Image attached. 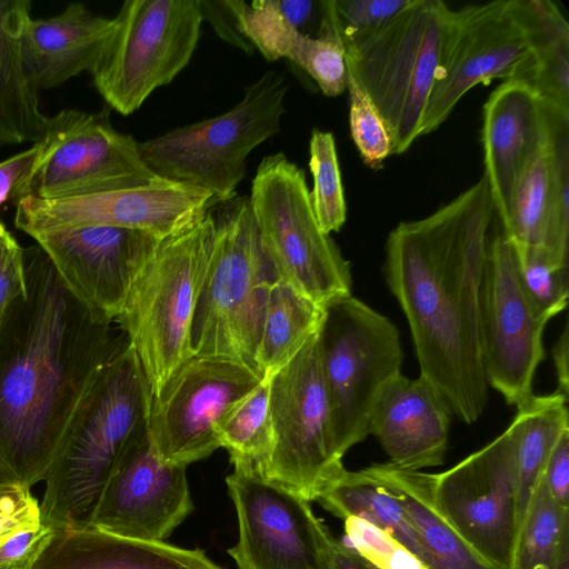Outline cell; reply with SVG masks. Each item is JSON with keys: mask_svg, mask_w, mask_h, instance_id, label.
<instances>
[{"mask_svg": "<svg viewBox=\"0 0 569 569\" xmlns=\"http://www.w3.org/2000/svg\"><path fill=\"white\" fill-rule=\"evenodd\" d=\"M23 252L28 293L0 329V467L30 489L46 479L127 339L70 293L38 244Z\"/></svg>", "mask_w": 569, "mask_h": 569, "instance_id": "6da1fadb", "label": "cell"}, {"mask_svg": "<svg viewBox=\"0 0 569 569\" xmlns=\"http://www.w3.org/2000/svg\"><path fill=\"white\" fill-rule=\"evenodd\" d=\"M493 213L482 176L430 216L400 222L386 243L385 277L408 321L420 376L466 423L488 402L480 295Z\"/></svg>", "mask_w": 569, "mask_h": 569, "instance_id": "7a4b0ae2", "label": "cell"}, {"mask_svg": "<svg viewBox=\"0 0 569 569\" xmlns=\"http://www.w3.org/2000/svg\"><path fill=\"white\" fill-rule=\"evenodd\" d=\"M151 391L127 345L106 368L84 412L52 463L39 503L56 530L87 525L121 459L147 442Z\"/></svg>", "mask_w": 569, "mask_h": 569, "instance_id": "3957f363", "label": "cell"}, {"mask_svg": "<svg viewBox=\"0 0 569 569\" xmlns=\"http://www.w3.org/2000/svg\"><path fill=\"white\" fill-rule=\"evenodd\" d=\"M209 211L214 240L191 323V350L258 373L257 349L278 277L261 244L248 196L216 202Z\"/></svg>", "mask_w": 569, "mask_h": 569, "instance_id": "277c9868", "label": "cell"}, {"mask_svg": "<svg viewBox=\"0 0 569 569\" xmlns=\"http://www.w3.org/2000/svg\"><path fill=\"white\" fill-rule=\"evenodd\" d=\"M213 240L210 211L197 223L160 239L114 319L138 358L151 396L193 355L191 323Z\"/></svg>", "mask_w": 569, "mask_h": 569, "instance_id": "5b68a950", "label": "cell"}, {"mask_svg": "<svg viewBox=\"0 0 569 569\" xmlns=\"http://www.w3.org/2000/svg\"><path fill=\"white\" fill-rule=\"evenodd\" d=\"M288 89L286 76L269 70L227 112L139 142L140 154L158 176L206 190L216 202L229 200L249 153L280 131Z\"/></svg>", "mask_w": 569, "mask_h": 569, "instance_id": "8992f818", "label": "cell"}, {"mask_svg": "<svg viewBox=\"0 0 569 569\" xmlns=\"http://www.w3.org/2000/svg\"><path fill=\"white\" fill-rule=\"evenodd\" d=\"M449 10L441 0H410L377 32L342 43L346 67L380 113L392 154L421 137Z\"/></svg>", "mask_w": 569, "mask_h": 569, "instance_id": "52a82bcc", "label": "cell"}, {"mask_svg": "<svg viewBox=\"0 0 569 569\" xmlns=\"http://www.w3.org/2000/svg\"><path fill=\"white\" fill-rule=\"evenodd\" d=\"M318 330L321 372L338 455L368 437L369 419L383 387L401 373L396 326L351 293L322 306Z\"/></svg>", "mask_w": 569, "mask_h": 569, "instance_id": "ba28073f", "label": "cell"}, {"mask_svg": "<svg viewBox=\"0 0 569 569\" xmlns=\"http://www.w3.org/2000/svg\"><path fill=\"white\" fill-rule=\"evenodd\" d=\"M249 199L278 280L321 307L351 293L349 263L317 223L302 169L282 152L263 158Z\"/></svg>", "mask_w": 569, "mask_h": 569, "instance_id": "9c48e42d", "label": "cell"}, {"mask_svg": "<svg viewBox=\"0 0 569 569\" xmlns=\"http://www.w3.org/2000/svg\"><path fill=\"white\" fill-rule=\"evenodd\" d=\"M114 20L91 76L107 106L128 116L186 68L204 18L201 0H127Z\"/></svg>", "mask_w": 569, "mask_h": 569, "instance_id": "30bf717a", "label": "cell"}, {"mask_svg": "<svg viewBox=\"0 0 569 569\" xmlns=\"http://www.w3.org/2000/svg\"><path fill=\"white\" fill-rule=\"evenodd\" d=\"M269 411L272 446L259 472L309 502L317 500L345 469L335 445L318 331L269 378Z\"/></svg>", "mask_w": 569, "mask_h": 569, "instance_id": "8fae6325", "label": "cell"}, {"mask_svg": "<svg viewBox=\"0 0 569 569\" xmlns=\"http://www.w3.org/2000/svg\"><path fill=\"white\" fill-rule=\"evenodd\" d=\"M532 70L533 47L522 0L450 9L421 136L438 129L477 84L505 79L529 86Z\"/></svg>", "mask_w": 569, "mask_h": 569, "instance_id": "7c38bea8", "label": "cell"}, {"mask_svg": "<svg viewBox=\"0 0 569 569\" xmlns=\"http://www.w3.org/2000/svg\"><path fill=\"white\" fill-rule=\"evenodd\" d=\"M36 143V159L12 196L14 204L23 198H56L164 179L143 161L139 142L113 128L108 106L98 112L67 109L48 117Z\"/></svg>", "mask_w": 569, "mask_h": 569, "instance_id": "4fadbf2b", "label": "cell"}, {"mask_svg": "<svg viewBox=\"0 0 569 569\" xmlns=\"http://www.w3.org/2000/svg\"><path fill=\"white\" fill-rule=\"evenodd\" d=\"M521 416L491 442L432 473L433 493L463 540L496 569H511L518 535L517 445Z\"/></svg>", "mask_w": 569, "mask_h": 569, "instance_id": "5bb4252c", "label": "cell"}, {"mask_svg": "<svg viewBox=\"0 0 569 569\" xmlns=\"http://www.w3.org/2000/svg\"><path fill=\"white\" fill-rule=\"evenodd\" d=\"M263 379L231 360L192 355L151 396L148 437L154 456L186 467L220 448L216 426Z\"/></svg>", "mask_w": 569, "mask_h": 569, "instance_id": "9a60e30c", "label": "cell"}, {"mask_svg": "<svg viewBox=\"0 0 569 569\" xmlns=\"http://www.w3.org/2000/svg\"><path fill=\"white\" fill-rule=\"evenodd\" d=\"M548 321L523 289L511 243L502 230L496 232L490 237L480 295L482 366L488 386L516 408L533 396Z\"/></svg>", "mask_w": 569, "mask_h": 569, "instance_id": "2e32d148", "label": "cell"}, {"mask_svg": "<svg viewBox=\"0 0 569 569\" xmlns=\"http://www.w3.org/2000/svg\"><path fill=\"white\" fill-rule=\"evenodd\" d=\"M239 537L228 550L238 569H327L332 537L309 501L257 469L226 478Z\"/></svg>", "mask_w": 569, "mask_h": 569, "instance_id": "e0dca14e", "label": "cell"}, {"mask_svg": "<svg viewBox=\"0 0 569 569\" xmlns=\"http://www.w3.org/2000/svg\"><path fill=\"white\" fill-rule=\"evenodd\" d=\"M213 203L214 198L206 190L163 179L56 198H23L16 203L14 226L29 236L52 229L110 226L166 238L197 223Z\"/></svg>", "mask_w": 569, "mask_h": 569, "instance_id": "ac0fdd59", "label": "cell"}, {"mask_svg": "<svg viewBox=\"0 0 569 569\" xmlns=\"http://www.w3.org/2000/svg\"><path fill=\"white\" fill-rule=\"evenodd\" d=\"M70 293L96 316L114 323L158 238L110 226L52 229L30 236Z\"/></svg>", "mask_w": 569, "mask_h": 569, "instance_id": "d6986e66", "label": "cell"}, {"mask_svg": "<svg viewBox=\"0 0 569 569\" xmlns=\"http://www.w3.org/2000/svg\"><path fill=\"white\" fill-rule=\"evenodd\" d=\"M543 108L545 134L518 178L501 228L511 244L541 249L568 267L569 111L546 102Z\"/></svg>", "mask_w": 569, "mask_h": 569, "instance_id": "ffe728a7", "label": "cell"}, {"mask_svg": "<svg viewBox=\"0 0 569 569\" xmlns=\"http://www.w3.org/2000/svg\"><path fill=\"white\" fill-rule=\"evenodd\" d=\"M192 508L186 467L163 465L148 440L121 459L84 526L164 541Z\"/></svg>", "mask_w": 569, "mask_h": 569, "instance_id": "44dd1931", "label": "cell"}, {"mask_svg": "<svg viewBox=\"0 0 569 569\" xmlns=\"http://www.w3.org/2000/svg\"><path fill=\"white\" fill-rule=\"evenodd\" d=\"M452 413L447 399L429 380L400 373L381 390L368 433L378 439L389 463L420 471L443 463Z\"/></svg>", "mask_w": 569, "mask_h": 569, "instance_id": "7402d4cb", "label": "cell"}, {"mask_svg": "<svg viewBox=\"0 0 569 569\" xmlns=\"http://www.w3.org/2000/svg\"><path fill=\"white\" fill-rule=\"evenodd\" d=\"M482 116L483 176L503 226L518 178L545 134V108L527 83L506 80L488 97Z\"/></svg>", "mask_w": 569, "mask_h": 569, "instance_id": "603a6c76", "label": "cell"}, {"mask_svg": "<svg viewBox=\"0 0 569 569\" xmlns=\"http://www.w3.org/2000/svg\"><path fill=\"white\" fill-rule=\"evenodd\" d=\"M114 31V18L94 14L79 2L49 18L31 17L21 38L30 80L40 90L60 86L82 72L92 73Z\"/></svg>", "mask_w": 569, "mask_h": 569, "instance_id": "cb8c5ba5", "label": "cell"}, {"mask_svg": "<svg viewBox=\"0 0 569 569\" xmlns=\"http://www.w3.org/2000/svg\"><path fill=\"white\" fill-rule=\"evenodd\" d=\"M239 33L269 61L289 59L303 69L327 97L346 90L343 44L333 26L321 23L319 36H307L291 26L271 0L246 3L227 0Z\"/></svg>", "mask_w": 569, "mask_h": 569, "instance_id": "d4e9b609", "label": "cell"}, {"mask_svg": "<svg viewBox=\"0 0 569 569\" xmlns=\"http://www.w3.org/2000/svg\"><path fill=\"white\" fill-rule=\"evenodd\" d=\"M31 569H222L200 549L113 535L90 526L57 529Z\"/></svg>", "mask_w": 569, "mask_h": 569, "instance_id": "484cf974", "label": "cell"}, {"mask_svg": "<svg viewBox=\"0 0 569 569\" xmlns=\"http://www.w3.org/2000/svg\"><path fill=\"white\" fill-rule=\"evenodd\" d=\"M401 503L427 555L429 569H496L456 531L438 506L432 473L389 462L365 468Z\"/></svg>", "mask_w": 569, "mask_h": 569, "instance_id": "4316f807", "label": "cell"}, {"mask_svg": "<svg viewBox=\"0 0 569 569\" xmlns=\"http://www.w3.org/2000/svg\"><path fill=\"white\" fill-rule=\"evenodd\" d=\"M30 12L28 0H0V146L34 143L48 120L22 58L21 38Z\"/></svg>", "mask_w": 569, "mask_h": 569, "instance_id": "83f0119b", "label": "cell"}, {"mask_svg": "<svg viewBox=\"0 0 569 569\" xmlns=\"http://www.w3.org/2000/svg\"><path fill=\"white\" fill-rule=\"evenodd\" d=\"M316 501L342 520L358 517L377 526L428 567L427 555L401 503L366 469L345 468L322 488Z\"/></svg>", "mask_w": 569, "mask_h": 569, "instance_id": "f1b7e54d", "label": "cell"}, {"mask_svg": "<svg viewBox=\"0 0 569 569\" xmlns=\"http://www.w3.org/2000/svg\"><path fill=\"white\" fill-rule=\"evenodd\" d=\"M322 312L321 306L289 284L280 280L272 284L256 355L262 379L271 378L302 349L318 331Z\"/></svg>", "mask_w": 569, "mask_h": 569, "instance_id": "f546056e", "label": "cell"}, {"mask_svg": "<svg viewBox=\"0 0 569 569\" xmlns=\"http://www.w3.org/2000/svg\"><path fill=\"white\" fill-rule=\"evenodd\" d=\"M567 400L555 391L533 395L517 408L521 416L517 445L518 533L548 458L562 432L569 429Z\"/></svg>", "mask_w": 569, "mask_h": 569, "instance_id": "4dcf8cb0", "label": "cell"}, {"mask_svg": "<svg viewBox=\"0 0 569 569\" xmlns=\"http://www.w3.org/2000/svg\"><path fill=\"white\" fill-rule=\"evenodd\" d=\"M533 47L529 87L550 104L569 111V24L549 0H522Z\"/></svg>", "mask_w": 569, "mask_h": 569, "instance_id": "1f68e13d", "label": "cell"}, {"mask_svg": "<svg viewBox=\"0 0 569 569\" xmlns=\"http://www.w3.org/2000/svg\"><path fill=\"white\" fill-rule=\"evenodd\" d=\"M569 561V509L550 496L542 475L519 530L511 569H561Z\"/></svg>", "mask_w": 569, "mask_h": 569, "instance_id": "d6a6232c", "label": "cell"}, {"mask_svg": "<svg viewBox=\"0 0 569 569\" xmlns=\"http://www.w3.org/2000/svg\"><path fill=\"white\" fill-rule=\"evenodd\" d=\"M220 448L230 455L233 468L260 471L272 446L269 411V378L234 402L216 426Z\"/></svg>", "mask_w": 569, "mask_h": 569, "instance_id": "836d02e7", "label": "cell"}, {"mask_svg": "<svg viewBox=\"0 0 569 569\" xmlns=\"http://www.w3.org/2000/svg\"><path fill=\"white\" fill-rule=\"evenodd\" d=\"M309 168L313 180L311 207L319 228L339 231L347 218L341 172L331 132L313 129L309 142Z\"/></svg>", "mask_w": 569, "mask_h": 569, "instance_id": "e575fe53", "label": "cell"}, {"mask_svg": "<svg viewBox=\"0 0 569 569\" xmlns=\"http://www.w3.org/2000/svg\"><path fill=\"white\" fill-rule=\"evenodd\" d=\"M512 246L518 273L530 300L549 320L568 303V267L555 263L541 249Z\"/></svg>", "mask_w": 569, "mask_h": 569, "instance_id": "d590c367", "label": "cell"}, {"mask_svg": "<svg viewBox=\"0 0 569 569\" xmlns=\"http://www.w3.org/2000/svg\"><path fill=\"white\" fill-rule=\"evenodd\" d=\"M346 89L349 93V124L353 142L367 166L372 169L380 168L392 154V141L388 129L375 104L348 68Z\"/></svg>", "mask_w": 569, "mask_h": 569, "instance_id": "8d00e7d4", "label": "cell"}, {"mask_svg": "<svg viewBox=\"0 0 569 569\" xmlns=\"http://www.w3.org/2000/svg\"><path fill=\"white\" fill-rule=\"evenodd\" d=\"M410 0H323L320 6L342 43L353 42L380 30Z\"/></svg>", "mask_w": 569, "mask_h": 569, "instance_id": "74e56055", "label": "cell"}, {"mask_svg": "<svg viewBox=\"0 0 569 569\" xmlns=\"http://www.w3.org/2000/svg\"><path fill=\"white\" fill-rule=\"evenodd\" d=\"M345 521L346 546L375 569H429L416 555L377 526L358 517Z\"/></svg>", "mask_w": 569, "mask_h": 569, "instance_id": "f35d334b", "label": "cell"}, {"mask_svg": "<svg viewBox=\"0 0 569 569\" xmlns=\"http://www.w3.org/2000/svg\"><path fill=\"white\" fill-rule=\"evenodd\" d=\"M27 293L23 248L6 229L0 234V329L11 305Z\"/></svg>", "mask_w": 569, "mask_h": 569, "instance_id": "ab89813d", "label": "cell"}, {"mask_svg": "<svg viewBox=\"0 0 569 569\" xmlns=\"http://www.w3.org/2000/svg\"><path fill=\"white\" fill-rule=\"evenodd\" d=\"M54 532L56 529L41 519L19 529L0 545V568L31 569Z\"/></svg>", "mask_w": 569, "mask_h": 569, "instance_id": "60d3db41", "label": "cell"}, {"mask_svg": "<svg viewBox=\"0 0 569 569\" xmlns=\"http://www.w3.org/2000/svg\"><path fill=\"white\" fill-rule=\"evenodd\" d=\"M542 478L551 498L560 507L569 509V429L562 432L555 445Z\"/></svg>", "mask_w": 569, "mask_h": 569, "instance_id": "b9f144b4", "label": "cell"}, {"mask_svg": "<svg viewBox=\"0 0 569 569\" xmlns=\"http://www.w3.org/2000/svg\"><path fill=\"white\" fill-rule=\"evenodd\" d=\"M37 152L38 146L34 142L28 149L0 162V208L12 199L18 184L32 166Z\"/></svg>", "mask_w": 569, "mask_h": 569, "instance_id": "7bdbcfd3", "label": "cell"}, {"mask_svg": "<svg viewBox=\"0 0 569 569\" xmlns=\"http://www.w3.org/2000/svg\"><path fill=\"white\" fill-rule=\"evenodd\" d=\"M203 18L210 19L217 33L229 43L252 52L253 47L239 33L226 1L201 0Z\"/></svg>", "mask_w": 569, "mask_h": 569, "instance_id": "ee69618b", "label": "cell"}, {"mask_svg": "<svg viewBox=\"0 0 569 569\" xmlns=\"http://www.w3.org/2000/svg\"><path fill=\"white\" fill-rule=\"evenodd\" d=\"M278 12L298 31L307 33L313 19L320 14L319 1L310 0H271Z\"/></svg>", "mask_w": 569, "mask_h": 569, "instance_id": "f6af8a7d", "label": "cell"}, {"mask_svg": "<svg viewBox=\"0 0 569 569\" xmlns=\"http://www.w3.org/2000/svg\"><path fill=\"white\" fill-rule=\"evenodd\" d=\"M40 519L39 502L36 498L17 510L0 512V545L19 529Z\"/></svg>", "mask_w": 569, "mask_h": 569, "instance_id": "bcb514c9", "label": "cell"}, {"mask_svg": "<svg viewBox=\"0 0 569 569\" xmlns=\"http://www.w3.org/2000/svg\"><path fill=\"white\" fill-rule=\"evenodd\" d=\"M327 569H375L352 549L333 536L330 539L327 557Z\"/></svg>", "mask_w": 569, "mask_h": 569, "instance_id": "7dc6e473", "label": "cell"}, {"mask_svg": "<svg viewBox=\"0 0 569 569\" xmlns=\"http://www.w3.org/2000/svg\"><path fill=\"white\" fill-rule=\"evenodd\" d=\"M568 326L565 327L562 333L553 347V362L556 368L558 389L556 392L568 398L569 393V366H568Z\"/></svg>", "mask_w": 569, "mask_h": 569, "instance_id": "c3c4849f", "label": "cell"}, {"mask_svg": "<svg viewBox=\"0 0 569 569\" xmlns=\"http://www.w3.org/2000/svg\"><path fill=\"white\" fill-rule=\"evenodd\" d=\"M33 499L30 489L18 482L0 483V512L17 510Z\"/></svg>", "mask_w": 569, "mask_h": 569, "instance_id": "681fc988", "label": "cell"}, {"mask_svg": "<svg viewBox=\"0 0 569 569\" xmlns=\"http://www.w3.org/2000/svg\"><path fill=\"white\" fill-rule=\"evenodd\" d=\"M7 482H17V481L2 467H0V483H7Z\"/></svg>", "mask_w": 569, "mask_h": 569, "instance_id": "f907efd6", "label": "cell"}, {"mask_svg": "<svg viewBox=\"0 0 569 569\" xmlns=\"http://www.w3.org/2000/svg\"><path fill=\"white\" fill-rule=\"evenodd\" d=\"M561 569H569V561L565 562L561 567Z\"/></svg>", "mask_w": 569, "mask_h": 569, "instance_id": "816d5d0a", "label": "cell"}, {"mask_svg": "<svg viewBox=\"0 0 569 569\" xmlns=\"http://www.w3.org/2000/svg\"><path fill=\"white\" fill-rule=\"evenodd\" d=\"M6 230L4 226L2 224V222L0 221V234Z\"/></svg>", "mask_w": 569, "mask_h": 569, "instance_id": "f5cc1de1", "label": "cell"}, {"mask_svg": "<svg viewBox=\"0 0 569 569\" xmlns=\"http://www.w3.org/2000/svg\"><path fill=\"white\" fill-rule=\"evenodd\" d=\"M0 569H20V568H17V567H2Z\"/></svg>", "mask_w": 569, "mask_h": 569, "instance_id": "db71d44e", "label": "cell"}]
</instances>
